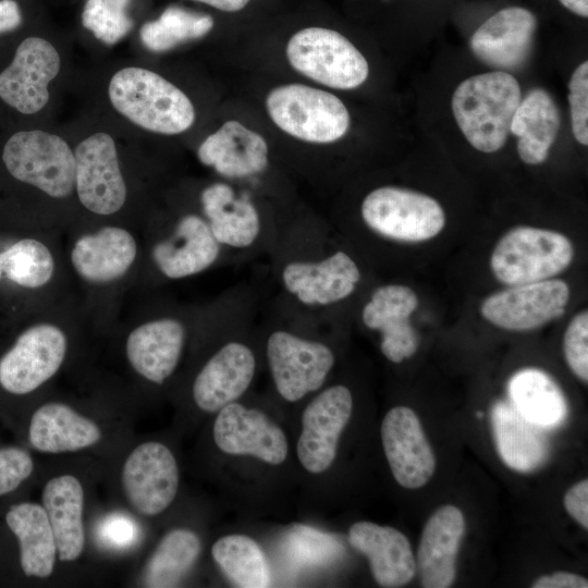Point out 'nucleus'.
Here are the masks:
<instances>
[{
    "label": "nucleus",
    "instance_id": "46",
    "mask_svg": "<svg viewBox=\"0 0 588 588\" xmlns=\"http://www.w3.org/2000/svg\"><path fill=\"white\" fill-rule=\"evenodd\" d=\"M225 12H236L246 7L250 0H194Z\"/></svg>",
    "mask_w": 588,
    "mask_h": 588
},
{
    "label": "nucleus",
    "instance_id": "18",
    "mask_svg": "<svg viewBox=\"0 0 588 588\" xmlns=\"http://www.w3.org/2000/svg\"><path fill=\"white\" fill-rule=\"evenodd\" d=\"M568 299L567 283L547 279L493 293L483 301L480 313L499 328L528 331L560 318Z\"/></svg>",
    "mask_w": 588,
    "mask_h": 588
},
{
    "label": "nucleus",
    "instance_id": "8",
    "mask_svg": "<svg viewBox=\"0 0 588 588\" xmlns=\"http://www.w3.org/2000/svg\"><path fill=\"white\" fill-rule=\"evenodd\" d=\"M265 336V355L279 395L297 402L319 391L335 365L332 347L319 330L286 321L269 313Z\"/></svg>",
    "mask_w": 588,
    "mask_h": 588
},
{
    "label": "nucleus",
    "instance_id": "32",
    "mask_svg": "<svg viewBox=\"0 0 588 588\" xmlns=\"http://www.w3.org/2000/svg\"><path fill=\"white\" fill-rule=\"evenodd\" d=\"M5 522L20 544V563L25 575L46 578L53 572L57 543L42 505L23 502L10 507Z\"/></svg>",
    "mask_w": 588,
    "mask_h": 588
},
{
    "label": "nucleus",
    "instance_id": "3",
    "mask_svg": "<svg viewBox=\"0 0 588 588\" xmlns=\"http://www.w3.org/2000/svg\"><path fill=\"white\" fill-rule=\"evenodd\" d=\"M14 318L19 331L0 356V388L13 395L30 394L49 382L64 365L74 335L93 328L77 293Z\"/></svg>",
    "mask_w": 588,
    "mask_h": 588
},
{
    "label": "nucleus",
    "instance_id": "42",
    "mask_svg": "<svg viewBox=\"0 0 588 588\" xmlns=\"http://www.w3.org/2000/svg\"><path fill=\"white\" fill-rule=\"evenodd\" d=\"M30 455L20 448L0 449V495L15 490L33 473Z\"/></svg>",
    "mask_w": 588,
    "mask_h": 588
},
{
    "label": "nucleus",
    "instance_id": "11",
    "mask_svg": "<svg viewBox=\"0 0 588 588\" xmlns=\"http://www.w3.org/2000/svg\"><path fill=\"white\" fill-rule=\"evenodd\" d=\"M74 156L75 193L81 209L77 223L128 225V185L113 138L107 133L93 134L76 146Z\"/></svg>",
    "mask_w": 588,
    "mask_h": 588
},
{
    "label": "nucleus",
    "instance_id": "21",
    "mask_svg": "<svg viewBox=\"0 0 588 588\" xmlns=\"http://www.w3.org/2000/svg\"><path fill=\"white\" fill-rule=\"evenodd\" d=\"M417 306L416 293L396 283L376 286L362 306V323L379 333L380 351L391 363L404 362L418 348V335L411 323Z\"/></svg>",
    "mask_w": 588,
    "mask_h": 588
},
{
    "label": "nucleus",
    "instance_id": "31",
    "mask_svg": "<svg viewBox=\"0 0 588 588\" xmlns=\"http://www.w3.org/2000/svg\"><path fill=\"white\" fill-rule=\"evenodd\" d=\"M497 450L514 470L530 471L548 457V442L539 426L526 419L512 404L499 402L492 409Z\"/></svg>",
    "mask_w": 588,
    "mask_h": 588
},
{
    "label": "nucleus",
    "instance_id": "48",
    "mask_svg": "<svg viewBox=\"0 0 588 588\" xmlns=\"http://www.w3.org/2000/svg\"><path fill=\"white\" fill-rule=\"evenodd\" d=\"M0 281H1V252H0Z\"/></svg>",
    "mask_w": 588,
    "mask_h": 588
},
{
    "label": "nucleus",
    "instance_id": "7",
    "mask_svg": "<svg viewBox=\"0 0 588 588\" xmlns=\"http://www.w3.org/2000/svg\"><path fill=\"white\" fill-rule=\"evenodd\" d=\"M197 210L208 222L229 265L268 256L285 224L262 212L253 193L216 181L198 194Z\"/></svg>",
    "mask_w": 588,
    "mask_h": 588
},
{
    "label": "nucleus",
    "instance_id": "47",
    "mask_svg": "<svg viewBox=\"0 0 588 588\" xmlns=\"http://www.w3.org/2000/svg\"><path fill=\"white\" fill-rule=\"evenodd\" d=\"M563 7L581 17L588 16V0H559Z\"/></svg>",
    "mask_w": 588,
    "mask_h": 588
},
{
    "label": "nucleus",
    "instance_id": "41",
    "mask_svg": "<svg viewBox=\"0 0 588 588\" xmlns=\"http://www.w3.org/2000/svg\"><path fill=\"white\" fill-rule=\"evenodd\" d=\"M99 542L112 550H125L139 537L136 522L124 513H111L102 518L97 528Z\"/></svg>",
    "mask_w": 588,
    "mask_h": 588
},
{
    "label": "nucleus",
    "instance_id": "15",
    "mask_svg": "<svg viewBox=\"0 0 588 588\" xmlns=\"http://www.w3.org/2000/svg\"><path fill=\"white\" fill-rule=\"evenodd\" d=\"M256 303L254 296L235 320L230 336L224 338L196 372L191 393L199 409L219 412L237 401L250 387L257 369V357L253 346L235 334L247 319L256 315Z\"/></svg>",
    "mask_w": 588,
    "mask_h": 588
},
{
    "label": "nucleus",
    "instance_id": "13",
    "mask_svg": "<svg viewBox=\"0 0 588 588\" xmlns=\"http://www.w3.org/2000/svg\"><path fill=\"white\" fill-rule=\"evenodd\" d=\"M266 107L280 130L306 143L330 144L350 128V113L342 100L310 86H278L268 94Z\"/></svg>",
    "mask_w": 588,
    "mask_h": 588
},
{
    "label": "nucleus",
    "instance_id": "38",
    "mask_svg": "<svg viewBox=\"0 0 588 588\" xmlns=\"http://www.w3.org/2000/svg\"><path fill=\"white\" fill-rule=\"evenodd\" d=\"M285 547L291 561L301 565H320L330 562L341 549L339 542L330 535L304 525H297L290 530Z\"/></svg>",
    "mask_w": 588,
    "mask_h": 588
},
{
    "label": "nucleus",
    "instance_id": "39",
    "mask_svg": "<svg viewBox=\"0 0 588 588\" xmlns=\"http://www.w3.org/2000/svg\"><path fill=\"white\" fill-rule=\"evenodd\" d=\"M566 363L583 382L588 381V313H578L569 322L563 342Z\"/></svg>",
    "mask_w": 588,
    "mask_h": 588
},
{
    "label": "nucleus",
    "instance_id": "34",
    "mask_svg": "<svg viewBox=\"0 0 588 588\" xmlns=\"http://www.w3.org/2000/svg\"><path fill=\"white\" fill-rule=\"evenodd\" d=\"M200 549V540L192 530H170L146 562L143 585L150 588L175 587L195 564Z\"/></svg>",
    "mask_w": 588,
    "mask_h": 588
},
{
    "label": "nucleus",
    "instance_id": "26",
    "mask_svg": "<svg viewBox=\"0 0 588 588\" xmlns=\"http://www.w3.org/2000/svg\"><path fill=\"white\" fill-rule=\"evenodd\" d=\"M465 532L462 511L452 504L440 506L421 532L416 571L425 588H448L455 580L456 558Z\"/></svg>",
    "mask_w": 588,
    "mask_h": 588
},
{
    "label": "nucleus",
    "instance_id": "40",
    "mask_svg": "<svg viewBox=\"0 0 588 588\" xmlns=\"http://www.w3.org/2000/svg\"><path fill=\"white\" fill-rule=\"evenodd\" d=\"M568 102L573 135L581 145H588V62L584 61L572 74L568 83Z\"/></svg>",
    "mask_w": 588,
    "mask_h": 588
},
{
    "label": "nucleus",
    "instance_id": "20",
    "mask_svg": "<svg viewBox=\"0 0 588 588\" xmlns=\"http://www.w3.org/2000/svg\"><path fill=\"white\" fill-rule=\"evenodd\" d=\"M122 486L128 502L139 514L162 513L174 500L179 488L175 457L160 442L139 444L123 465Z\"/></svg>",
    "mask_w": 588,
    "mask_h": 588
},
{
    "label": "nucleus",
    "instance_id": "45",
    "mask_svg": "<svg viewBox=\"0 0 588 588\" xmlns=\"http://www.w3.org/2000/svg\"><path fill=\"white\" fill-rule=\"evenodd\" d=\"M22 23L20 4L15 0H0V37L15 32Z\"/></svg>",
    "mask_w": 588,
    "mask_h": 588
},
{
    "label": "nucleus",
    "instance_id": "43",
    "mask_svg": "<svg viewBox=\"0 0 588 588\" xmlns=\"http://www.w3.org/2000/svg\"><path fill=\"white\" fill-rule=\"evenodd\" d=\"M564 507L583 528L588 529V480L572 486L564 495Z\"/></svg>",
    "mask_w": 588,
    "mask_h": 588
},
{
    "label": "nucleus",
    "instance_id": "35",
    "mask_svg": "<svg viewBox=\"0 0 588 588\" xmlns=\"http://www.w3.org/2000/svg\"><path fill=\"white\" fill-rule=\"evenodd\" d=\"M211 554L225 576L238 587L265 588L270 586V571L259 544L240 534L218 539Z\"/></svg>",
    "mask_w": 588,
    "mask_h": 588
},
{
    "label": "nucleus",
    "instance_id": "33",
    "mask_svg": "<svg viewBox=\"0 0 588 588\" xmlns=\"http://www.w3.org/2000/svg\"><path fill=\"white\" fill-rule=\"evenodd\" d=\"M509 393L513 406L541 428L554 427L567 415L562 390L541 370L528 368L515 373L510 380Z\"/></svg>",
    "mask_w": 588,
    "mask_h": 588
},
{
    "label": "nucleus",
    "instance_id": "16",
    "mask_svg": "<svg viewBox=\"0 0 588 588\" xmlns=\"http://www.w3.org/2000/svg\"><path fill=\"white\" fill-rule=\"evenodd\" d=\"M291 66L304 76L335 89H353L368 77L363 53L342 34L323 27L295 33L286 45Z\"/></svg>",
    "mask_w": 588,
    "mask_h": 588
},
{
    "label": "nucleus",
    "instance_id": "14",
    "mask_svg": "<svg viewBox=\"0 0 588 588\" xmlns=\"http://www.w3.org/2000/svg\"><path fill=\"white\" fill-rule=\"evenodd\" d=\"M574 258V246L560 232L517 226L495 245L490 266L494 277L507 285L550 279L564 271Z\"/></svg>",
    "mask_w": 588,
    "mask_h": 588
},
{
    "label": "nucleus",
    "instance_id": "9",
    "mask_svg": "<svg viewBox=\"0 0 588 588\" xmlns=\"http://www.w3.org/2000/svg\"><path fill=\"white\" fill-rule=\"evenodd\" d=\"M522 100L517 79L504 71L474 75L452 96V112L467 142L482 152L501 149Z\"/></svg>",
    "mask_w": 588,
    "mask_h": 588
},
{
    "label": "nucleus",
    "instance_id": "10",
    "mask_svg": "<svg viewBox=\"0 0 588 588\" xmlns=\"http://www.w3.org/2000/svg\"><path fill=\"white\" fill-rule=\"evenodd\" d=\"M108 95L113 108L150 132L174 135L195 121L191 99L175 85L147 69L130 66L110 79Z\"/></svg>",
    "mask_w": 588,
    "mask_h": 588
},
{
    "label": "nucleus",
    "instance_id": "36",
    "mask_svg": "<svg viewBox=\"0 0 588 588\" xmlns=\"http://www.w3.org/2000/svg\"><path fill=\"white\" fill-rule=\"evenodd\" d=\"M212 27L213 19L210 15L171 5L157 20L145 23L139 36L148 50L162 52L182 42L200 38Z\"/></svg>",
    "mask_w": 588,
    "mask_h": 588
},
{
    "label": "nucleus",
    "instance_id": "6",
    "mask_svg": "<svg viewBox=\"0 0 588 588\" xmlns=\"http://www.w3.org/2000/svg\"><path fill=\"white\" fill-rule=\"evenodd\" d=\"M75 172L74 151L62 137L40 130L10 133L0 145V213L24 191L66 205L76 198Z\"/></svg>",
    "mask_w": 588,
    "mask_h": 588
},
{
    "label": "nucleus",
    "instance_id": "1",
    "mask_svg": "<svg viewBox=\"0 0 588 588\" xmlns=\"http://www.w3.org/2000/svg\"><path fill=\"white\" fill-rule=\"evenodd\" d=\"M272 283L269 313L322 331L334 311L358 290L363 272L336 246L321 221L290 219L268 254Z\"/></svg>",
    "mask_w": 588,
    "mask_h": 588
},
{
    "label": "nucleus",
    "instance_id": "2",
    "mask_svg": "<svg viewBox=\"0 0 588 588\" xmlns=\"http://www.w3.org/2000/svg\"><path fill=\"white\" fill-rule=\"evenodd\" d=\"M64 253L93 328L114 329L138 277L140 230L118 222L76 223L64 233Z\"/></svg>",
    "mask_w": 588,
    "mask_h": 588
},
{
    "label": "nucleus",
    "instance_id": "17",
    "mask_svg": "<svg viewBox=\"0 0 588 588\" xmlns=\"http://www.w3.org/2000/svg\"><path fill=\"white\" fill-rule=\"evenodd\" d=\"M60 66V56L48 40L24 38L0 69V105L20 115L36 114L47 105L48 85Z\"/></svg>",
    "mask_w": 588,
    "mask_h": 588
},
{
    "label": "nucleus",
    "instance_id": "44",
    "mask_svg": "<svg viewBox=\"0 0 588 588\" xmlns=\"http://www.w3.org/2000/svg\"><path fill=\"white\" fill-rule=\"evenodd\" d=\"M532 588H587V578L569 573L554 572L538 577L531 585Z\"/></svg>",
    "mask_w": 588,
    "mask_h": 588
},
{
    "label": "nucleus",
    "instance_id": "30",
    "mask_svg": "<svg viewBox=\"0 0 588 588\" xmlns=\"http://www.w3.org/2000/svg\"><path fill=\"white\" fill-rule=\"evenodd\" d=\"M560 130L559 109L548 91L534 88L520 100L510 125L519 158L540 164L548 158Z\"/></svg>",
    "mask_w": 588,
    "mask_h": 588
},
{
    "label": "nucleus",
    "instance_id": "23",
    "mask_svg": "<svg viewBox=\"0 0 588 588\" xmlns=\"http://www.w3.org/2000/svg\"><path fill=\"white\" fill-rule=\"evenodd\" d=\"M381 440L392 475L406 489L424 487L436 470V457L415 412L395 406L381 424Z\"/></svg>",
    "mask_w": 588,
    "mask_h": 588
},
{
    "label": "nucleus",
    "instance_id": "19",
    "mask_svg": "<svg viewBox=\"0 0 588 588\" xmlns=\"http://www.w3.org/2000/svg\"><path fill=\"white\" fill-rule=\"evenodd\" d=\"M352 409V392L344 384L320 391L305 407L296 453L307 471L320 474L332 465Z\"/></svg>",
    "mask_w": 588,
    "mask_h": 588
},
{
    "label": "nucleus",
    "instance_id": "37",
    "mask_svg": "<svg viewBox=\"0 0 588 588\" xmlns=\"http://www.w3.org/2000/svg\"><path fill=\"white\" fill-rule=\"evenodd\" d=\"M131 0H87L82 24L107 45L121 40L133 27L126 9Z\"/></svg>",
    "mask_w": 588,
    "mask_h": 588
},
{
    "label": "nucleus",
    "instance_id": "29",
    "mask_svg": "<svg viewBox=\"0 0 588 588\" xmlns=\"http://www.w3.org/2000/svg\"><path fill=\"white\" fill-rule=\"evenodd\" d=\"M42 507L54 534L61 561H74L84 550V490L79 480L62 475L47 481L42 490Z\"/></svg>",
    "mask_w": 588,
    "mask_h": 588
},
{
    "label": "nucleus",
    "instance_id": "22",
    "mask_svg": "<svg viewBox=\"0 0 588 588\" xmlns=\"http://www.w3.org/2000/svg\"><path fill=\"white\" fill-rule=\"evenodd\" d=\"M213 440L226 454L250 455L271 465L283 463L287 456L283 430L261 411L236 401L218 412Z\"/></svg>",
    "mask_w": 588,
    "mask_h": 588
},
{
    "label": "nucleus",
    "instance_id": "28",
    "mask_svg": "<svg viewBox=\"0 0 588 588\" xmlns=\"http://www.w3.org/2000/svg\"><path fill=\"white\" fill-rule=\"evenodd\" d=\"M101 439L99 427L87 417L62 402H47L33 414L28 440L44 453H63L83 450Z\"/></svg>",
    "mask_w": 588,
    "mask_h": 588
},
{
    "label": "nucleus",
    "instance_id": "4",
    "mask_svg": "<svg viewBox=\"0 0 588 588\" xmlns=\"http://www.w3.org/2000/svg\"><path fill=\"white\" fill-rule=\"evenodd\" d=\"M140 234L143 256L134 291H156L229 265L224 250L197 209L147 217Z\"/></svg>",
    "mask_w": 588,
    "mask_h": 588
},
{
    "label": "nucleus",
    "instance_id": "25",
    "mask_svg": "<svg viewBox=\"0 0 588 588\" xmlns=\"http://www.w3.org/2000/svg\"><path fill=\"white\" fill-rule=\"evenodd\" d=\"M532 12L522 7L502 9L485 21L470 37V49L497 71H513L528 59L537 29Z\"/></svg>",
    "mask_w": 588,
    "mask_h": 588
},
{
    "label": "nucleus",
    "instance_id": "12",
    "mask_svg": "<svg viewBox=\"0 0 588 588\" xmlns=\"http://www.w3.org/2000/svg\"><path fill=\"white\" fill-rule=\"evenodd\" d=\"M360 219L366 229L383 240L416 243L438 235L445 213L432 197L397 186H380L362 200Z\"/></svg>",
    "mask_w": 588,
    "mask_h": 588
},
{
    "label": "nucleus",
    "instance_id": "5",
    "mask_svg": "<svg viewBox=\"0 0 588 588\" xmlns=\"http://www.w3.org/2000/svg\"><path fill=\"white\" fill-rule=\"evenodd\" d=\"M127 315L121 314L123 348L131 369L147 382L161 385L176 371L195 333L201 304L181 303L146 292Z\"/></svg>",
    "mask_w": 588,
    "mask_h": 588
},
{
    "label": "nucleus",
    "instance_id": "27",
    "mask_svg": "<svg viewBox=\"0 0 588 588\" xmlns=\"http://www.w3.org/2000/svg\"><path fill=\"white\" fill-rule=\"evenodd\" d=\"M351 546L369 561L378 585L402 587L416 574V559L407 537L396 528L371 522H357L350 527Z\"/></svg>",
    "mask_w": 588,
    "mask_h": 588
},
{
    "label": "nucleus",
    "instance_id": "24",
    "mask_svg": "<svg viewBox=\"0 0 588 588\" xmlns=\"http://www.w3.org/2000/svg\"><path fill=\"white\" fill-rule=\"evenodd\" d=\"M197 158L228 181H255L270 166L266 139L235 120L226 121L206 137Z\"/></svg>",
    "mask_w": 588,
    "mask_h": 588
}]
</instances>
